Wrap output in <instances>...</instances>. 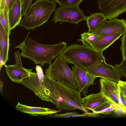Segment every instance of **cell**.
Returning a JSON list of instances; mask_svg holds the SVG:
<instances>
[{"mask_svg": "<svg viewBox=\"0 0 126 126\" xmlns=\"http://www.w3.org/2000/svg\"><path fill=\"white\" fill-rule=\"evenodd\" d=\"M28 36L26 43L25 39L16 48L22 51L21 56L30 59L42 67L46 63L50 64L52 60L59 56L67 47L66 43L63 42L57 44L45 45Z\"/></svg>", "mask_w": 126, "mask_h": 126, "instance_id": "cell-1", "label": "cell"}, {"mask_svg": "<svg viewBox=\"0 0 126 126\" xmlns=\"http://www.w3.org/2000/svg\"><path fill=\"white\" fill-rule=\"evenodd\" d=\"M103 53L83 44H74L66 47L59 56L67 63L86 68L92 65L106 63Z\"/></svg>", "mask_w": 126, "mask_h": 126, "instance_id": "cell-2", "label": "cell"}, {"mask_svg": "<svg viewBox=\"0 0 126 126\" xmlns=\"http://www.w3.org/2000/svg\"><path fill=\"white\" fill-rule=\"evenodd\" d=\"M41 67L36 65V73L31 71L20 83L31 90L42 100L53 103L56 97L54 79L44 75Z\"/></svg>", "mask_w": 126, "mask_h": 126, "instance_id": "cell-3", "label": "cell"}, {"mask_svg": "<svg viewBox=\"0 0 126 126\" xmlns=\"http://www.w3.org/2000/svg\"><path fill=\"white\" fill-rule=\"evenodd\" d=\"M56 7L54 1L36 0L21 21L20 26L28 30L40 27L47 21Z\"/></svg>", "mask_w": 126, "mask_h": 126, "instance_id": "cell-4", "label": "cell"}, {"mask_svg": "<svg viewBox=\"0 0 126 126\" xmlns=\"http://www.w3.org/2000/svg\"><path fill=\"white\" fill-rule=\"evenodd\" d=\"M54 82L58 98V103L56 105L58 109L74 110L78 109L85 113L89 112L83 106L80 91L54 79Z\"/></svg>", "mask_w": 126, "mask_h": 126, "instance_id": "cell-5", "label": "cell"}, {"mask_svg": "<svg viewBox=\"0 0 126 126\" xmlns=\"http://www.w3.org/2000/svg\"><path fill=\"white\" fill-rule=\"evenodd\" d=\"M45 73L47 77L78 90L72 70L60 56L56 57L53 63L49 64Z\"/></svg>", "mask_w": 126, "mask_h": 126, "instance_id": "cell-6", "label": "cell"}, {"mask_svg": "<svg viewBox=\"0 0 126 126\" xmlns=\"http://www.w3.org/2000/svg\"><path fill=\"white\" fill-rule=\"evenodd\" d=\"M86 17L79 5L68 7L60 6L55 10L52 20L55 24L60 21V24L68 22L77 24L81 21L85 20Z\"/></svg>", "mask_w": 126, "mask_h": 126, "instance_id": "cell-7", "label": "cell"}, {"mask_svg": "<svg viewBox=\"0 0 126 126\" xmlns=\"http://www.w3.org/2000/svg\"><path fill=\"white\" fill-rule=\"evenodd\" d=\"M99 9L107 19L117 18L126 12V0H97Z\"/></svg>", "mask_w": 126, "mask_h": 126, "instance_id": "cell-8", "label": "cell"}, {"mask_svg": "<svg viewBox=\"0 0 126 126\" xmlns=\"http://www.w3.org/2000/svg\"><path fill=\"white\" fill-rule=\"evenodd\" d=\"M86 68L96 78L100 77L117 82L120 80L122 75L115 66L107 63L92 65Z\"/></svg>", "mask_w": 126, "mask_h": 126, "instance_id": "cell-9", "label": "cell"}, {"mask_svg": "<svg viewBox=\"0 0 126 126\" xmlns=\"http://www.w3.org/2000/svg\"><path fill=\"white\" fill-rule=\"evenodd\" d=\"M14 54L15 63L4 66L7 75L10 80L13 82L20 83L24 79L29 76L33 69H27L23 67L19 51H16Z\"/></svg>", "mask_w": 126, "mask_h": 126, "instance_id": "cell-10", "label": "cell"}, {"mask_svg": "<svg viewBox=\"0 0 126 126\" xmlns=\"http://www.w3.org/2000/svg\"><path fill=\"white\" fill-rule=\"evenodd\" d=\"M126 31V20L116 18L104 20L92 33L101 36L117 33H124Z\"/></svg>", "mask_w": 126, "mask_h": 126, "instance_id": "cell-11", "label": "cell"}, {"mask_svg": "<svg viewBox=\"0 0 126 126\" xmlns=\"http://www.w3.org/2000/svg\"><path fill=\"white\" fill-rule=\"evenodd\" d=\"M99 81L100 92L108 100L117 107L122 108L119 101L120 90L117 82L103 78L100 79Z\"/></svg>", "mask_w": 126, "mask_h": 126, "instance_id": "cell-12", "label": "cell"}, {"mask_svg": "<svg viewBox=\"0 0 126 126\" xmlns=\"http://www.w3.org/2000/svg\"><path fill=\"white\" fill-rule=\"evenodd\" d=\"M23 15L21 0H16L8 12V16L11 30L20 24Z\"/></svg>", "mask_w": 126, "mask_h": 126, "instance_id": "cell-13", "label": "cell"}, {"mask_svg": "<svg viewBox=\"0 0 126 126\" xmlns=\"http://www.w3.org/2000/svg\"><path fill=\"white\" fill-rule=\"evenodd\" d=\"M72 70L77 90L84 96L86 95L88 88L85 83V79L87 70L86 68L74 65Z\"/></svg>", "mask_w": 126, "mask_h": 126, "instance_id": "cell-14", "label": "cell"}, {"mask_svg": "<svg viewBox=\"0 0 126 126\" xmlns=\"http://www.w3.org/2000/svg\"><path fill=\"white\" fill-rule=\"evenodd\" d=\"M117 33L99 36L93 44L92 48L99 51L103 52L106 49L123 34Z\"/></svg>", "mask_w": 126, "mask_h": 126, "instance_id": "cell-15", "label": "cell"}, {"mask_svg": "<svg viewBox=\"0 0 126 126\" xmlns=\"http://www.w3.org/2000/svg\"><path fill=\"white\" fill-rule=\"evenodd\" d=\"M16 109L22 112L28 114L32 116L46 115L56 113L61 110H56L47 108L33 107L21 104L18 102Z\"/></svg>", "mask_w": 126, "mask_h": 126, "instance_id": "cell-16", "label": "cell"}, {"mask_svg": "<svg viewBox=\"0 0 126 126\" xmlns=\"http://www.w3.org/2000/svg\"><path fill=\"white\" fill-rule=\"evenodd\" d=\"M108 100L100 92L92 94L81 98V101L83 107L88 110L93 109Z\"/></svg>", "mask_w": 126, "mask_h": 126, "instance_id": "cell-17", "label": "cell"}, {"mask_svg": "<svg viewBox=\"0 0 126 126\" xmlns=\"http://www.w3.org/2000/svg\"><path fill=\"white\" fill-rule=\"evenodd\" d=\"M9 35L0 23V52L5 64L8 59V52L10 46Z\"/></svg>", "mask_w": 126, "mask_h": 126, "instance_id": "cell-18", "label": "cell"}, {"mask_svg": "<svg viewBox=\"0 0 126 126\" xmlns=\"http://www.w3.org/2000/svg\"><path fill=\"white\" fill-rule=\"evenodd\" d=\"M107 19L102 13H95L86 17L85 20L88 28V32H93L103 21Z\"/></svg>", "mask_w": 126, "mask_h": 126, "instance_id": "cell-19", "label": "cell"}, {"mask_svg": "<svg viewBox=\"0 0 126 126\" xmlns=\"http://www.w3.org/2000/svg\"><path fill=\"white\" fill-rule=\"evenodd\" d=\"M80 36V39H78V41H81L83 45L92 48L93 44L99 36L89 32H83Z\"/></svg>", "mask_w": 126, "mask_h": 126, "instance_id": "cell-20", "label": "cell"}, {"mask_svg": "<svg viewBox=\"0 0 126 126\" xmlns=\"http://www.w3.org/2000/svg\"><path fill=\"white\" fill-rule=\"evenodd\" d=\"M96 114L89 112L85 113L82 114H79L77 112H67L66 113L63 114H58L56 113L50 114L49 116L51 118H67L71 117H86L95 116Z\"/></svg>", "mask_w": 126, "mask_h": 126, "instance_id": "cell-21", "label": "cell"}, {"mask_svg": "<svg viewBox=\"0 0 126 126\" xmlns=\"http://www.w3.org/2000/svg\"><path fill=\"white\" fill-rule=\"evenodd\" d=\"M0 22L7 34H11L8 16V12L5 9L0 10Z\"/></svg>", "mask_w": 126, "mask_h": 126, "instance_id": "cell-22", "label": "cell"}, {"mask_svg": "<svg viewBox=\"0 0 126 126\" xmlns=\"http://www.w3.org/2000/svg\"><path fill=\"white\" fill-rule=\"evenodd\" d=\"M57 2L60 6H72L79 5L83 0H48Z\"/></svg>", "mask_w": 126, "mask_h": 126, "instance_id": "cell-23", "label": "cell"}, {"mask_svg": "<svg viewBox=\"0 0 126 126\" xmlns=\"http://www.w3.org/2000/svg\"><path fill=\"white\" fill-rule=\"evenodd\" d=\"M112 104L111 102L108 100L94 108L92 111L93 113L95 114L100 113L102 111L110 107Z\"/></svg>", "mask_w": 126, "mask_h": 126, "instance_id": "cell-24", "label": "cell"}, {"mask_svg": "<svg viewBox=\"0 0 126 126\" xmlns=\"http://www.w3.org/2000/svg\"><path fill=\"white\" fill-rule=\"evenodd\" d=\"M121 41L120 49L121 51L123 60H126V31L123 34Z\"/></svg>", "mask_w": 126, "mask_h": 126, "instance_id": "cell-25", "label": "cell"}, {"mask_svg": "<svg viewBox=\"0 0 126 126\" xmlns=\"http://www.w3.org/2000/svg\"><path fill=\"white\" fill-rule=\"evenodd\" d=\"M115 66L122 75L126 78V60H123L119 64L116 63Z\"/></svg>", "mask_w": 126, "mask_h": 126, "instance_id": "cell-26", "label": "cell"}, {"mask_svg": "<svg viewBox=\"0 0 126 126\" xmlns=\"http://www.w3.org/2000/svg\"><path fill=\"white\" fill-rule=\"evenodd\" d=\"M32 0H21L23 15L24 16L28 9L32 4Z\"/></svg>", "mask_w": 126, "mask_h": 126, "instance_id": "cell-27", "label": "cell"}, {"mask_svg": "<svg viewBox=\"0 0 126 126\" xmlns=\"http://www.w3.org/2000/svg\"><path fill=\"white\" fill-rule=\"evenodd\" d=\"M95 78L87 71L85 79V83L87 88H88L91 85H94V80Z\"/></svg>", "mask_w": 126, "mask_h": 126, "instance_id": "cell-28", "label": "cell"}, {"mask_svg": "<svg viewBox=\"0 0 126 126\" xmlns=\"http://www.w3.org/2000/svg\"><path fill=\"white\" fill-rule=\"evenodd\" d=\"M117 83L120 92L126 98V81H123L120 80L117 82Z\"/></svg>", "mask_w": 126, "mask_h": 126, "instance_id": "cell-29", "label": "cell"}, {"mask_svg": "<svg viewBox=\"0 0 126 126\" xmlns=\"http://www.w3.org/2000/svg\"><path fill=\"white\" fill-rule=\"evenodd\" d=\"M9 0H0V10L5 9L8 12Z\"/></svg>", "mask_w": 126, "mask_h": 126, "instance_id": "cell-30", "label": "cell"}, {"mask_svg": "<svg viewBox=\"0 0 126 126\" xmlns=\"http://www.w3.org/2000/svg\"><path fill=\"white\" fill-rule=\"evenodd\" d=\"M5 63L4 62L2 57L1 53L0 52V71L1 68L3 65H5Z\"/></svg>", "mask_w": 126, "mask_h": 126, "instance_id": "cell-31", "label": "cell"}, {"mask_svg": "<svg viewBox=\"0 0 126 126\" xmlns=\"http://www.w3.org/2000/svg\"><path fill=\"white\" fill-rule=\"evenodd\" d=\"M16 0H9V10L13 4Z\"/></svg>", "mask_w": 126, "mask_h": 126, "instance_id": "cell-32", "label": "cell"}, {"mask_svg": "<svg viewBox=\"0 0 126 126\" xmlns=\"http://www.w3.org/2000/svg\"><path fill=\"white\" fill-rule=\"evenodd\" d=\"M4 84L3 82L1 80H0V94L2 93L3 87Z\"/></svg>", "mask_w": 126, "mask_h": 126, "instance_id": "cell-33", "label": "cell"}]
</instances>
